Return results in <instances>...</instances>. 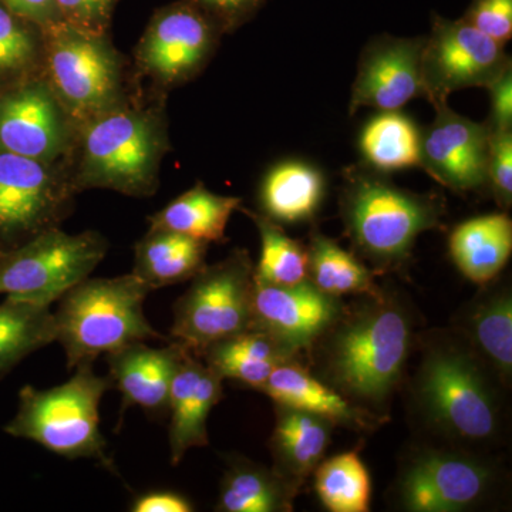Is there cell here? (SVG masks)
Instances as JSON below:
<instances>
[{"mask_svg": "<svg viewBox=\"0 0 512 512\" xmlns=\"http://www.w3.org/2000/svg\"><path fill=\"white\" fill-rule=\"evenodd\" d=\"M414 325L416 315L402 293L379 288L359 295L309 350L315 376L387 420L412 355Z\"/></svg>", "mask_w": 512, "mask_h": 512, "instance_id": "1", "label": "cell"}, {"mask_svg": "<svg viewBox=\"0 0 512 512\" xmlns=\"http://www.w3.org/2000/svg\"><path fill=\"white\" fill-rule=\"evenodd\" d=\"M409 410L429 443L490 453L503 440L505 387L456 329L421 338Z\"/></svg>", "mask_w": 512, "mask_h": 512, "instance_id": "2", "label": "cell"}, {"mask_svg": "<svg viewBox=\"0 0 512 512\" xmlns=\"http://www.w3.org/2000/svg\"><path fill=\"white\" fill-rule=\"evenodd\" d=\"M339 208L353 251L376 275L402 269L417 238L439 228L446 212L440 195L404 190L363 163L343 171Z\"/></svg>", "mask_w": 512, "mask_h": 512, "instance_id": "3", "label": "cell"}, {"mask_svg": "<svg viewBox=\"0 0 512 512\" xmlns=\"http://www.w3.org/2000/svg\"><path fill=\"white\" fill-rule=\"evenodd\" d=\"M77 130L79 161L70 175L76 192L101 188L144 198L157 191L170 150L163 109L123 103Z\"/></svg>", "mask_w": 512, "mask_h": 512, "instance_id": "4", "label": "cell"}, {"mask_svg": "<svg viewBox=\"0 0 512 512\" xmlns=\"http://www.w3.org/2000/svg\"><path fill=\"white\" fill-rule=\"evenodd\" d=\"M150 288L136 275L86 278L59 299L56 342L63 346L67 367L93 365L133 343L171 338L158 333L144 315Z\"/></svg>", "mask_w": 512, "mask_h": 512, "instance_id": "5", "label": "cell"}, {"mask_svg": "<svg viewBox=\"0 0 512 512\" xmlns=\"http://www.w3.org/2000/svg\"><path fill=\"white\" fill-rule=\"evenodd\" d=\"M111 387L110 377L97 376L93 365L77 366L72 379L52 389L22 387L15 417L3 431L35 441L57 456L93 458L113 470L99 414L101 397Z\"/></svg>", "mask_w": 512, "mask_h": 512, "instance_id": "6", "label": "cell"}, {"mask_svg": "<svg viewBox=\"0 0 512 512\" xmlns=\"http://www.w3.org/2000/svg\"><path fill=\"white\" fill-rule=\"evenodd\" d=\"M503 484V470L490 453L427 441L404 454L390 498L402 511H473L491 503Z\"/></svg>", "mask_w": 512, "mask_h": 512, "instance_id": "7", "label": "cell"}, {"mask_svg": "<svg viewBox=\"0 0 512 512\" xmlns=\"http://www.w3.org/2000/svg\"><path fill=\"white\" fill-rule=\"evenodd\" d=\"M46 82L76 127L123 104V63L106 33L60 22L43 30Z\"/></svg>", "mask_w": 512, "mask_h": 512, "instance_id": "8", "label": "cell"}, {"mask_svg": "<svg viewBox=\"0 0 512 512\" xmlns=\"http://www.w3.org/2000/svg\"><path fill=\"white\" fill-rule=\"evenodd\" d=\"M254 268L247 249L205 265L175 302L171 340L200 356L212 343L251 330Z\"/></svg>", "mask_w": 512, "mask_h": 512, "instance_id": "9", "label": "cell"}, {"mask_svg": "<svg viewBox=\"0 0 512 512\" xmlns=\"http://www.w3.org/2000/svg\"><path fill=\"white\" fill-rule=\"evenodd\" d=\"M109 242L96 231L72 235L49 229L19 247L0 252V295L50 306L89 278Z\"/></svg>", "mask_w": 512, "mask_h": 512, "instance_id": "10", "label": "cell"}, {"mask_svg": "<svg viewBox=\"0 0 512 512\" xmlns=\"http://www.w3.org/2000/svg\"><path fill=\"white\" fill-rule=\"evenodd\" d=\"M74 192L59 165L0 150V252L60 228Z\"/></svg>", "mask_w": 512, "mask_h": 512, "instance_id": "11", "label": "cell"}, {"mask_svg": "<svg viewBox=\"0 0 512 512\" xmlns=\"http://www.w3.org/2000/svg\"><path fill=\"white\" fill-rule=\"evenodd\" d=\"M505 46L485 36L464 19L436 16L430 35L424 37V99L431 106L447 103L450 94L495 82L511 66Z\"/></svg>", "mask_w": 512, "mask_h": 512, "instance_id": "12", "label": "cell"}, {"mask_svg": "<svg viewBox=\"0 0 512 512\" xmlns=\"http://www.w3.org/2000/svg\"><path fill=\"white\" fill-rule=\"evenodd\" d=\"M221 30L187 3L154 15L136 47L138 69L165 87L190 82L210 62Z\"/></svg>", "mask_w": 512, "mask_h": 512, "instance_id": "13", "label": "cell"}, {"mask_svg": "<svg viewBox=\"0 0 512 512\" xmlns=\"http://www.w3.org/2000/svg\"><path fill=\"white\" fill-rule=\"evenodd\" d=\"M69 116L45 79L0 92V150L56 164L72 140Z\"/></svg>", "mask_w": 512, "mask_h": 512, "instance_id": "14", "label": "cell"}, {"mask_svg": "<svg viewBox=\"0 0 512 512\" xmlns=\"http://www.w3.org/2000/svg\"><path fill=\"white\" fill-rule=\"evenodd\" d=\"M436 117L421 130L420 167L456 192L487 188L490 126L461 116L448 103L434 106Z\"/></svg>", "mask_w": 512, "mask_h": 512, "instance_id": "15", "label": "cell"}, {"mask_svg": "<svg viewBox=\"0 0 512 512\" xmlns=\"http://www.w3.org/2000/svg\"><path fill=\"white\" fill-rule=\"evenodd\" d=\"M424 37H373L363 47L350 96L349 114L370 107L402 110L409 101L424 97Z\"/></svg>", "mask_w": 512, "mask_h": 512, "instance_id": "16", "label": "cell"}, {"mask_svg": "<svg viewBox=\"0 0 512 512\" xmlns=\"http://www.w3.org/2000/svg\"><path fill=\"white\" fill-rule=\"evenodd\" d=\"M345 303L311 282L293 286L261 284L254 279L252 329L264 332L299 357L339 318Z\"/></svg>", "mask_w": 512, "mask_h": 512, "instance_id": "17", "label": "cell"}, {"mask_svg": "<svg viewBox=\"0 0 512 512\" xmlns=\"http://www.w3.org/2000/svg\"><path fill=\"white\" fill-rule=\"evenodd\" d=\"M224 379L205 365L191 350H185L175 370L168 397L170 413L171 464L177 466L187 451L207 447V421L211 410L222 399Z\"/></svg>", "mask_w": 512, "mask_h": 512, "instance_id": "18", "label": "cell"}, {"mask_svg": "<svg viewBox=\"0 0 512 512\" xmlns=\"http://www.w3.org/2000/svg\"><path fill=\"white\" fill-rule=\"evenodd\" d=\"M185 350L174 340L165 348L138 342L106 355L111 383L123 397V410L137 406L150 414H167L171 382Z\"/></svg>", "mask_w": 512, "mask_h": 512, "instance_id": "19", "label": "cell"}, {"mask_svg": "<svg viewBox=\"0 0 512 512\" xmlns=\"http://www.w3.org/2000/svg\"><path fill=\"white\" fill-rule=\"evenodd\" d=\"M259 392L266 394L275 404L315 414L335 427L357 433H370L386 421L360 409L323 383L302 365L301 360L276 367Z\"/></svg>", "mask_w": 512, "mask_h": 512, "instance_id": "20", "label": "cell"}, {"mask_svg": "<svg viewBox=\"0 0 512 512\" xmlns=\"http://www.w3.org/2000/svg\"><path fill=\"white\" fill-rule=\"evenodd\" d=\"M454 329L500 380L505 389L512 376V292L507 282L484 285L468 303Z\"/></svg>", "mask_w": 512, "mask_h": 512, "instance_id": "21", "label": "cell"}, {"mask_svg": "<svg viewBox=\"0 0 512 512\" xmlns=\"http://www.w3.org/2000/svg\"><path fill=\"white\" fill-rule=\"evenodd\" d=\"M333 427L330 421L315 414L276 404L275 429L269 440L274 471L301 490L322 463Z\"/></svg>", "mask_w": 512, "mask_h": 512, "instance_id": "22", "label": "cell"}, {"mask_svg": "<svg viewBox=\"0 0 512 512\" xmlns=\"http://www.w3.org/2000/svg\"><path fill=\"white\" fill-rule=\"evenodd\" d=\"M448 251L468 281L487 285L500 276L512 252V221L507 212L461 222L448 237Z\"/></svg>", "mask_w": 512, "mask_h": 512, "instance_id": "23", "label": "cell"}, {"mask_svg": "<svg viewBox=\"0 0 512 512\" xmlns=\"http://www.w3.org/2000/svg\"><path fill=\"white\" fill-rule=\"evenodd\" d=\"M326 195V178L316 165L286 160L266 173L259 188L262 214L279 225L312 221Z\"/></svg>", "mask_w": 512, "mask_h": 512, "instance_id": "24", "label": "cell"}, {"mask_svg": "<svg viewBox=\"0 0 512 512\" xmlns=\"http://www.w3.org/2000/svg\"><path fill=\"white\" fill-rule=\"evenodd\" d=\"M198 357L222 379L237 380L255 390L264 386L276 367L301 359L259 330H247L212 343Z\"/></svg>", "mask_w": 512, "mask_h": 512, "instance_id": "25", "label": "cell"}, {"mask_svg": "<svg viewBox=\"0 0 512 512\" xmlns=\"http://www.w3.org/2000/svg\"><path fill=\"white\" fill-rule=\"evenodd\" d=\"M207 242L170 231L148 229L134 247L136 275L150 291L191 281L205 266Z\"/></svg>", "mask_w": 512, "mask_h": 512, "instance_id": "26", "label": "cell"}, {"mask_svg": "<svg viewBox=\"0 0 512 512\" xmlns=\"http://www.w3.org/2000/svg\"><path fill=\"white\" fill-rule=\"evenodd\" d=\"M298 488L279 476L274 468L261 466L245 457L228 460L215 511L288 512Z\"/></svg>", "mask_w": 512, "mask_h": 512, "instance_id": "27", "label": "cell"}, {"mask_svg": "<svg viewBox=\"0 0 512 512\" xmlns=\"http://www.w3.org/2000/svg\"><path fill=\"white\" fill-rule=\"evenodd\" d=\"M241 204L239 197L215 194L204 184L197 183L151 215L148 224L154 231L175 232L207 244L221 242L232 214Z\"/></svg>", "mask_w": 512, "mask_h": 512, "instance_id": "28", "label": "cell"}, {"mask_svg": "<svg viewBox=\"0 0 512 512\" xmlns=\"http://www.w3.org/2000/svg\"><path fill=\"white\" fill-rule=\"evenodd\" d=\"M421 130L402 110L379 111L360 131L363 164L379 173L420 167Z\"/></svg>", "mask_w": 512, "mask_h": 512, "instance_id": "29", "label": "cell"}, {"mask_svg": "<svg viewBox=\"0 0 512 512\" xmlns=\"http://www.w3.org/2000/svg\"><path fill=\"white\" fill-rule=\"evenodd\" d=\"M306 252L308 281L320 292L342 299V296L365 295L379 289L376 272L355 252L346 251L319 229H312Z\"/></svg>", "mask_w": 512, "mask_h": 512, "instance_id": "30", "label": "cell"}, {"mask_svg": "<svg viewBox=\"0 0 512 512\" xmlns=\"http://www.w3.org/2000/svg\"><path fill=\"white\" fill-rule=\"evenodd\" d=\"M53 342L56 323L50 306L13 296L0 303V377Z\"/></svg>", "mask_w": 512, "mask_h": 512, "instance_id": "31", "label": "cell"}, {"mask_svg": "<svg viewBox=\"0 0 512 512\" xmlns=\"http://www.w3.org/2000/svg\"><path fill=\"white\" fill-rule=\"evenodd\" d=\"M261 238V256L254 268V279L261 284L293 286L308 279V252L301 242L286 235L278 222L262 212L244 210Z\"/></svg>", "mask_w": 512, "mask_h": 512, "instance_id": "32", "label": "cell"}, {"mask_svg": "<svg viewBox=\"0 0 512 512\" xmlns=\"http://www.w3.org/2000/svg\"><path fill=\"white\" fill-rule=\"evenodd\" d=\"M315 491L332 512H367L372 501V478L359 451H346L316 467Z\"/></svg>", "mask_w": 512, "mask_h": 512, "instance_id": "33", "label": "cell"}, {"mask_svg": "<svg viewBox=\"0 0 512 512\" xmlns=\"http://www.w3.org/2000/svg\"><path fill=\"white\" fill-rule=\"evenodd\" d=\"M43 56V30L0 3V92L36 79Z\"/></svg>", "mask_w": 512, "mask_h": 512, "instance_id": "34", "label": "cell"}, {"mask_svg": "<svg viewBox=\"0 0 512 512\" xmlns=\"http://www.w3.org/2000/svg\"><path fill=\"white\" fill-rule=\"evenodd\" d=\"M490 130L487 188L498 207L507 211L512 205V130Z\"/></svg>", "mask_w": 512, "mask_h": 512, "instance_id": "35", "label": "cell"}, {"mask_svg": "<svg viewBox=\"0 0 512 512\" xmlns=\"http://www.w3.org/2000/svg\"><path fill=\"white\" fill-rule=\"evenodd\" d=\"M463 19L505 46L512 37V0H473Z\"/></svg>", "mask_w": 512, "mask_h": 512, "instance_id": "36", "label": "cell"}, {"mask_svg": "<svg viewBox=\"0 0 512 512\" xmlns=\"http://www.w3.org/2000/svg\"><path fill=\"white\" fill-rule=\"evenodd\" d=\"M64 22L94 33L106 32L114 0H55Z\"/></svg>", "mask_w": 512, "mask_h": 512, "instance_id": "37", "label": "cell"}, {"mask_svg": "<svg viewBox=\"0 0 512 512\" xmlns=\"http://www.w3.org/2000/svg\"><path fill=\"white\" fill-rule=\"evenodd\" d=\"M221 32H231L249 18L264 0H192Z\"/></svg>", "mask_w": 512, "mask_h": 512, "instance_id": "38", "label": "cell"}, {"mask_svg": "<svg viewBox=\"0 0 512 512\" xmlns=\"http://www.w3.org/2000/svg\"><path fill=\"white\" fill-rule=\"evenodd\" d=\"M487 90L491 100L488 126L494 130H512V64Z\"/></svg>", "mask_w": 512, "mask_h": 512, "instance_id": "39", "label": "cell"}, {"mask_svg": "<svg viewBox=\"0 0 512 512\" xmlns=\"http://www.w3.org/2000/svg\"><path fill=\"white\" fill-rule=\"evenodd\" d=\"M0 3L42 30L63 22L55 0H0Z\"/></svg>", "mask_w": 512, "mask_h": 512, "instance_id": "40", "label": "cell"}, {"mask_svg": "<svg viewBox=\"0 0 512 512\" xmlns=\"http://www.w3.org/2000/svg\"><path fill=\"white\" fill-rule=\"evenodd\" d=\"M133 512H191L194 505L185 495L175 491H148L138 495L131 504Z\"/></svg>", "mask_w": 512, "mask_h": 512, "instance_id": "41", "label": "cell"}]
</instances>
